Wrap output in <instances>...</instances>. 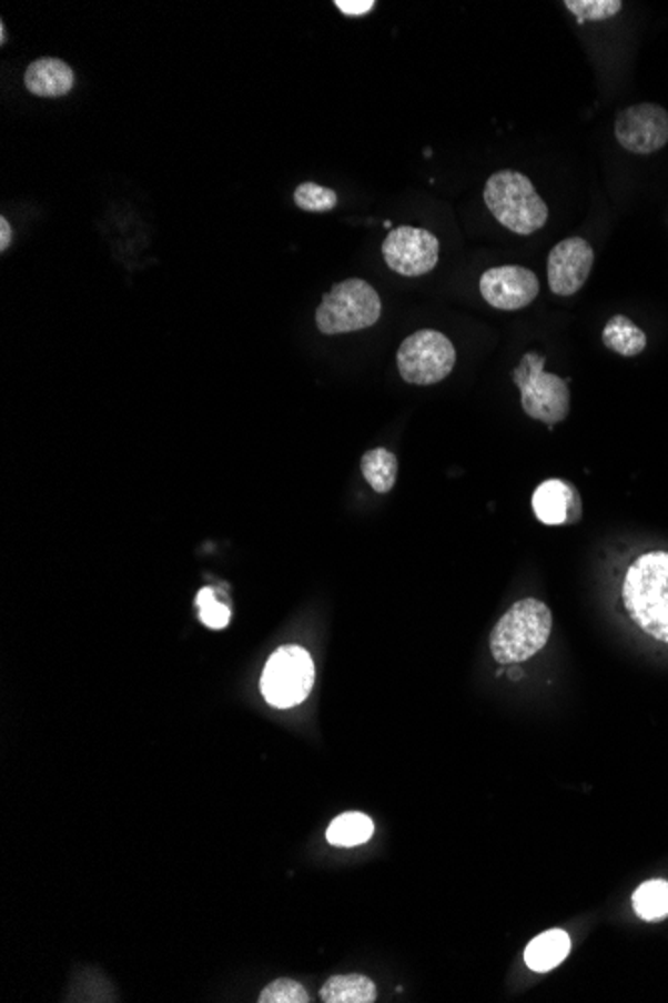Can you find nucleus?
<instances>
[{
	"mask_svg": "<svg viewBox=\"0 0 668 1003\" xmlns=\"http://www.w3.org/2000/svg\"><path fill=\"white\" fill-rule=\"evenodd\" d=\"M628 615L647 635L668 643V553L650 551L628 568L623 583Z\"/></svg>",
	"mask_w": 668,
	"mask_h": 1003,
	"instance_id": "f257e3e1",
	"label": "nucleus"
},
{
	"mask_svg": "<svg viewBox=\"0 0 668 1003\" xmlns=\"http://www.w3.org/2000/svg\"><path fill=\"white\" fill-rule=\"evenodd\" d=\"M553 613L540 599H520L490 633V653L500 665H517L547 645Z\"/></svg>",
	"mask_w": 668,
	"mask_h": 1003,
	"instance_id": "f03ea898",
	"label": "nucleus"
},
{
	"mask_svg": "<svg viewBox=\"0 0 668 1003\" xmlns=\"http://www.w3.org/2000/svg\"><path fill=\"white\" fill-rule=\"evenodd\" d=\"M485 203L496 221L517 234L540 231L548 221V207L530 179L517 171H498L485 184Z\"/></svg>",
	"mask_w": 668,
	"mask_h": 1003,
	"instance_id": "7ed1b4c3",
	"label": "nucleus"
},
{
	"mask_svg": "<svg viewBox=\"0 0 668 1003\" xmlns=\"http://www.w3.org/2000/svg\"><path fill=\"white\" fill-rule=\"evenodd\" d=\"M383 303L363 279H346L324 294L316 309V327L324 334L353 333L368 329L381 319Z\"/></svg>",
	"mask_w": 668,
	"mask_h": 1003,
	"instance_id": "20e7f679",
	"label": "nucleus"
},
{
	"mask_svg": "<svg viewBox=\"0 0 668 1003\" xmlns=\"http://www.w3.org/2000/svg\"><path fill=\"white\" fill-rule=\"evenodd\" d=\"M545 357L527 353L513 371V381L520 391V405L530 419L555 425L565 421L570 411L567 379L545 373Z\"/></svg>",
	"mask_w": 668,
	"mask_h": 1003,
	"instance_id": "39448f33",
	"label": "nucleus"
},
{
	"mask_svg": "<svg viewBox=\"0 0 668 1003\" xmlns=\"http://www.w3.org/2000/svg\"><path fill=\"white\" fill-rule=\"evenodd\" d=\"M314 685V661L306 649L284 645L264 665L261 691L276 710L301 705Z\"/></svg>",
	"mask_w": 668,
	"mask_h": 1003,
	"instance_id": "423d86ee",
	"label": "nucleus"
},
{
	"mask_svg": "<svg viewBox=\"0 0 668 1003\" xmlns=\"http://www.w3.org/2000/svg\"><path fill=\"white\" fill-rule=\"evenodd\" d=\"M456 363L455 345L445 334L425 329L406 337L396 353L401 377L411 385H435L453 373Z\"/></svg>",
	"mask_w": 668,
	"mask_h": 1003,
	"instance_id": "0eeeda50",
	"label": "nucleus"
},
{
	"mask_svg": "<svg viewBox=\"0 0 668 1003\" xmlns=\"http://www.w3.org/2000/svg\"><path fill=\"white\" fill-rule=\"evenodd\" d=\"M438 239L426 229L398 227L383 243L386 264L403 277L431 273L438 263Z\"/></svg>",
	"mask_w": 668,
	"mask_h": 1003,
	"instance_id": "6e6552de",
	"label": "nucleus"
},
{
	"mask_svg": "<svg viewBox=\"0 0 668 1003\" xmlns=\"http://www.w3.org/2000/svg\"><path fill=\"white\" fill-rule=\"evenodd\" d=\"M615 134L625 151L652 154L668 142V112L652 102L632 104L618 112Z\"/></svg>",
	"mask_w": 668,
	"mask_h": 1003,
	"instance_id": "1a4fd4ad",
	"label": "nucleus"
},
{
	"mask_svg": "<svg viewBox=\"0 0 668 1003\" xmlns=\"http://www.w3.org/2000/svg\"><path fill=\"white\" fill-rule=\"evenodd\" d=\"M480 294L498 311H518L533 303L540 293L537 274L520 264L493 267L480 277Z\"/></svg>",
	"mask_w": 668,
	"mask_h": 1003,
	"instance_id": "9d476101",
	"label": "nucleus"
},
{
	"mask_svg": "<svg viewBox=\"0 0 668 1003\" xmlns=\"http://www.w3.org/2000/svg\"><path fill=\"white\" fill-rule=\"evenodd\" d=\"M595 263V253L593 247L580 239V237H570L560 241L557 247H553V251L548 254V287L553 293L558 297H570L578 293L585 283H587L588 274L593 271Z\"/></svg>",
	"mask_w": 668,
	"mask_h": 1003,
	"instance_id": "9b49d317",
	"label": "nucleus"
},
{
	"mask_svg": "<svg viewBox=\"0 0 668 1003\" xmlns=\"http://www.w3.org/2000/svg\"><path fill=\"white\" fill-rule=\"evenodd\" d=\"M533 511L545 525H575L583 519V499L573 483L548 479L533 495Z\"/></svg>",
	"mask_w": 668,
	"mask_h": 1003,
	"instance_id": "f8f14e48",
	"label": "nucleus"
},
{
	"mask_svg": "<svg viewBox=\"0 0 668 1003\" xmlns=\"http://www.w3.org/2000/svg\"><path fill=\"white\" fill-rule=\"evenodd\" d=\"M24 84L32 94L42 99L64 97L74 87V72L67 62L52 57H42L31 62L24 72Z\"/></svg>",
	"mask_w": 668,
	"mask_h": 1003,
	"instance_id": "ddd939ff",
	"label": "nucleus"
},
{
	"mask_svg": "<svg viewBox=\"0 0 668 1003\" xmlns=\"http://www.w3.org/2000/svg\"><path fill=\"white\" fill-rule=\"evenodd\" d=\"M570 952V937L563 930H548L540 933L525 950V962L533 972H550L567 960Z\"/></svg>",
	"mask_w": 668,
	"mask_h": 1003,
	"instance_id": "4468645a",
	"label": "nucleus"
},
{
	"mask_svg": "<svg viewBox=\"0 0 668 1003\" xmlns=\"http://www.w3.org/2000/svg\"><path fill=\"white\" fill-rule=\"evenodd\" d=\"M321 1000L324 1003H373L376 1000V985L358 973L334 975L324 983Z\"/></svg>",
	"mask_w": 668,
	"mask_h": 1003,
	"instance_id": "2eb2a0df",
	"label": "nucleus"
},
{
	"mask_svg": "<svg viewBox=\"0 0 668 1003\" xmlns=\"http://www.w3.org/2000/svg\"><path fill=\"white\" fill-rule=\"evenodd\" d=\"M603 343L620 357H637L647 347L645 331L627 319L625 314H615L603 331Z\"/></svg>",
	"mask_w": 668,
	"mask_h": 1003,
	"instance_id": "dca6fc26",
	"label": "nucleus"
},
{
	"mask_svg": "<svg viewBox=\"0 0 668 1003\" xmlns=\"http://www.w3.org/2000/svg\"><path fill=\"white\" fill-rule=\"evenodd\" d=\"M373 833H375L373 820L365 813L351 811V813L338 815L328 825L326 840H328L331 845H336V847H356V845H363V843L368 842L373 837Z\"/></svg>",
	"mask_w": 668,
	"mask_h": 1003,
	"instance_id": "f3484780",
	"label": "nucleus"
},
{
	"mask_svg": "<svg viewBox=\"0 0 668 1003\" xmlns=\"http://www.w3.org/2000/svg\"><path fill=\"white\" fill-rule=\"evenodd\" d=\"M361 469L365 475L368 485L375 489L376 493H388L396 483L398 475V461L388 449H371L366 451L361 459Z\"/></svg>",
	"mask_w": 668,
	"mask_h": 1003,
	"instance_id": "a211bd4d",
	"label": "nucleus"
},
{
	"mask_svg": "<svg viewBox=\"0 0 668 1003\" xmlns=\"http://www.w3.org/2000/svg\"><path fill=\"white\" fill-rule=\"evenodd\" d=\"M635 912L645 922H658L668 915V882L650 880L638 887L632 895Z\"/></svg>",
	"mask_w": 668,
	"mask_h": 1003,
	"instance_id": "6ab92c4d",
	"label": "nucleus"
},
{
	"mask_svg": "<svg viewBox=\"0 0 668 1003\" xmlns=\"http://www.w3.org/2000/svg\"><path fill=\"white\" fill-rule=\"evenodd\" d=\"M294 203L306 213H328L338 203V197L333 189L316 183H303L294 191Z\"/></svg>",
	"mask_w": 668,
	"mask_h": 1003,
	"instance_id": "aec40b11",
	"label": "nucleus"
},
{
	"mask_svg": "<svg viewBox=\"0 0 668 1003\" xmlns=\"http://www.w3.org/2000/svg\"><path fill=\"white\" fill-rule=\"evenodd\" d=\"M568 11L577 14L578 22L607 21L623 9L620 0H567Z\"/></svg>",
	"mask_w": 668,
	"mask_h": 1003,
	"instance_id": "412c9836",
	"label": "nucleus"
},
{
	"mask_svg": "<svg viewBox=\"0 0 668 1003\" xmlns=\"http://www.w3.org/2000/svg\"><path fill=\"white\" fill-rule=\"evenodd\" d=\"M196 605H199V618L206 628L224 629L231 621V609L221 603L211 588H204L196 595Z\"/></svg>",
	"mask_w": 668,
	"mask_h": 1003,
	"instance_id": "4be33fe9",
	"label": "nucleus"
},
{
	"mask_svg": "<svg viewBox=\"0 0 668 1003\" xmlns=\"http://www.w3.org/2000/svg\"><path fill=\"white\" fill-rule=\"evenodd\" d=\"M259 1002L306 1003L308 1002V993H306V990H304L303 985L298 982H293V980H276V982L269 983V985L264 987L261 997H259Z\"/></svg>",
	"mask_w": 668,
	"mask_h": 1003,
	"instance_id": "5701e85b",
	"label": "nucleus"
},
{
	"mask_svg": "<svg viewBox=\"0 0 668 1003\" xmlns=\"http://www.w3.org/2000/svg\"><path fill=\"white\" fill-rule=\"evenodd\" d=\"M334 7L348 17H363L376 7L375 0H334Z\"/></svg>",
	"mask_w": 668,
	"mask_h": 1003,
	"instance_id": "b1692460",
	"label": "nucleus"
},
{
	"mask_svg": "<svg viewBox=\"0 0 668 1003\" xmlns=\"http://www.w3.org/2000/svg\"><path fill=\"white\" fill-rule=\"evenodd\" d=\"M12 241V229L9 221L4 219V217H0V251L4 253L9 247H11Z\"/></svg>",
	"mask_w": 668,
	"mask_h": 1003,
	"instance_id": "393cba45",
	"label": "nucleus"
},
{
	"mask_svg": "<svg viewBox=\"0 0 668 1003\" xmlns=\"http://www.w3.org/2000/svg\"><path fill=\"white\" fill-rule=\"evenodd\" d=\"M7 29H4V22H0V44H7Z\"/></svg>",
	"mask_w": 668,
	"mask_h": 1003,
	"instance_id": "a878e982",
	"label": "nucleus"
}]
</instances>
